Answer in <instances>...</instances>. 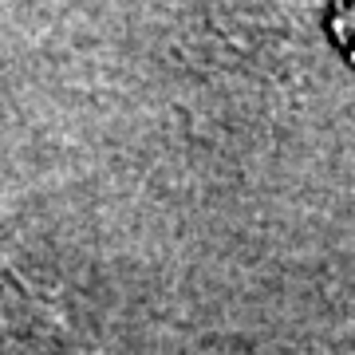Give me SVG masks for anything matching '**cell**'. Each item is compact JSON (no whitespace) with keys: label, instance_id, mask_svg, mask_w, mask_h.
<instances>
[{"label":"cell","instance_id":"6da1fadb","mask_svg":"<svg viewBox=\"0 0 355 355\" xmlns=\"http://www.w3.org/2000/svg\"><path fill=\"white\" fill-rule=\"evenodd\" d=\"M331 32H336V40L343 44V51L355 60V4H340V8H336Z\"/></svg>","mask_w":355,"mask_h":355}]
</instances>
